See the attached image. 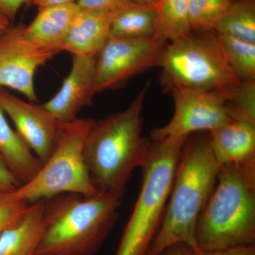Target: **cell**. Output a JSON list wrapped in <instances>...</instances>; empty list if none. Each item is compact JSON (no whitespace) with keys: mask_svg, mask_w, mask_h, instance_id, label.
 Returning a JSON list of instances; mask_svg holds the SVG:
<instances>
[{"mask_svg":"<svg viewBox=\"0 0 255 255\" xmlns=\"http://www.w3.org/2000/svg\"><path fill=\"white\" fill-rule=\"evenodd\" d=\"M79 11L76 2L40 8L31 23L23 25V34L36 44L59 53Z\"/></svg>","mask_w":255,"mask_h":255,"instance_id":"obj_15","label":"cell"},{"mask_svg":"<svg viewBox=\"0 0 255 255\" xmlns=\"http://www.w3.org/2000/svg\"><path fill=\"white\" fill-rule=\"evenodd\" d=\"M233 0H189L191 31H214Z\"/></svg>","mask_w":255,"mask_h":255,"instance_id":"obj_23","label":"cell"},{"mask_svg":"<svg viewBox=\"0 0 255 255\" xmlns=\"http://www.w3.org/2000/svg\"><path fill=\"white\" fill-rule=\"evenodd\" d=\"M76 1L77 0H28L26 6V8L36 6L40 9V8L55 6V5L70 4V3L76 2Z\"/></svg>","mask_w":255,"mask_h":255,"instance_id":"obj_30","label":"cell"},{"mask_svg":"<svg viewBox=\"0 0 255 255\" xmlns=\"http://www.w3.org/2000/svg\"><path fill=\"white\" fill-rule=\"evenodd\" d=\"M121 199L110 193L59 194L43 200L36 255H94L113 228Z\"/></svg>","mask_w":255,"mask_h":255,"instance_id":"obj_3","label":"cell"},{"mask_svg":"<svg viewBox=\"0 0 255 255\" xmlns=\"http://www.w3.org/2000/svg\"><path fill=\"white\" fill-rule=\"evenodd\" d=\"M199 252L255 245V166H221L196 227Z\"/></svg>","mask_w":255,"mask_h":255,"instance_id":"obj_4","label":"cell"},{"mask_svg":"<svg viewBox=\"0 0 255 255\" xmlns=\"http://www.w3.org/2000/svg\"><path fill=\"white\" fill-rule=\"evenodd\" d=\"M0 107L14 123L23 142L43 162L54 151L63 124L43 105L25 102L0 89Z\"/></svg>","mask_w":255,"mask_h":255,"instance_id":"obj_11","label":"cell"},{"mask_svg":"<svg viewBox=\"0 0 255 255\" xmlns=\"http://www.w3.org/2000/svg\"><path fill=\"white\" fill-rule=\"evenodd\" d=\"M0 156L21 184L36 175L43 162L10 127L0 107Z\"/></svg>","mask_w":255,"mask_h":255,"instance_id":"obj_17","label":"cell"},{"mask_svg":"<svg viewBox=\"0 0 255 255\" xmlns=\"http://www.w3.org/2000/svg\"><path fill=\"white\" fill-rule=\"evenodd\" d=\"M169 42L157 36L140 39L110 38L97 55V93L122 88L140 74L159 66Z\"/></svg>","mask_w":255,"mask_h":255,"instance_id":"obj_8","label":"cell"},{"mask_svg":"<svg viewBox=\"0 0 255 255\" xmlns=\"http://www.w3.org/2000/svg\"><path fill=\"white\" fill-rule=\"evenodd\" d=\"M124 6L114 10L80 9L61 51L68 52L73 55L98 54L110 38L114 17Z\"/></svg>","mask_w":255,"mask_h":255,"instance_id":"obj_14","label":"cell"},{"mask_svg":"<svg viewBox=\"0 0 255 255\" xmlns=\"http://www.w3.org/2000/svg\"><path fill=\"white\" fill-rule=\"evenodd\" d=\"M155 6V36L172 42L190 33L189 0H159Z\"/></svg>","mask_w":255,"mask_h":255,"instance_id":"obj_19","label":"cell"},{"mask_svg":"<svg viewBox=\"0 0 255 255\" xmlns=\"http://www.w3.org/2000/svg\"><path fill=\"white\" fill-rule=\"evenodd\" d=\"M43 200L30 204L22 219L0 233V255H36L43 230Z\"/></svg>","mask_w":255,"mask_h":255,"instance_id":"obj_16","label":"cell"},{"mask_svg":"<svg viewBox=\"0 0 255 255\" xmlns=\"http://www.w3.org/2000/svg\"><path fill=\"white\" fill-rule=\"evenodd\" d=\"M150 82L128 108L95 121L85 142L84 155L98 192L122 198L133 171L145 162L151 140L142 136L144 103Z\"/></svg>","mask_w":255,"mask_h":255,"instance_id":"obj_1","label":"cell"},{"mask_svg":"<svg viewBox=\"0 0 255 255\" xmlns=\"http://www.w3.org/2000/svg\"><path fill=\"white\" fill-rule=\"evenodd\" d=\"M131 1L137 4L155 5L159 0H131Z\"/></svg>","mask_w":255,"mask_h":255,"instance_id":"obj_32","label":"cell"},{"mask_svg":"<svg viewBox=\"0 0 255 255\" xmlns=\"http://www.w3.org/2000/svg\"><path fill=\"white\" fill-rule=\"evenodd\" d=\"M21 185V183L8 168L4 160L0 156V188L14 190Z\"/></svg>","mask_w":255,"mask_h":255,"instance_id":"obj_26","label":"cell"},{"mask_svg":"<svg viewBox=\"0 0 255 255\" xmlns=\"http://www.w3.org/2000/svg\"><path fill=\"white\" fill-rule=\"evenodd\" d=\"M171 93L174 100L173 116L168 123L150 132L152 140L209 132L230 120L222 100L216 92L174 89Z\"/></svg>","mask_w":255,"mask_h":255,"instance_id":"obj_10","label":"cell"},{"mask_svg":"<svg viewBox=\"0 0 255 255\" xmlns=\"http://www.w3.org/2000/svg\"><path fill=\"white\" fill-rule=\"evenodd\" d=\"M10 21L2 14H0V34L10 26Z\"/></svg>","mask_w":255,"mask_h":255,"instance_id":"obj_31","label":"cell"},{"mask_svg":"<svg viewBox=\"0 0 255 255\" xmlns=\"http://www.w3.org/2000/svg\"><path fill=\"white\" fill-rule=\"evenodd\" d=\"M211 150L220 166H255V124L229 120L209 132Z\"/></svg>","mask_w":255,"mask_h":255,"instance_id":"obj_13","label":"cell"},{"mask_svg":"<svg viewBox=\"0 0 255 255\" xmlns=\"http://www.w3.org/2000/svg\"><path fill=\"white\" fill-rule=\"evenodd\" d=\"M216 93L221 97L230 120L255 124V81L240 82Z\"/></svg>","mask_w":255,"mask_h":255,"instance_id":"obj_22","label":"cell"},{"mask_svg":"<svg viewBox=\"0 0 255 255\" xmlns=\"http://www.w3.org/2000/svg\"><path fill=\"white\" fill-rule=\"evenodd\" d=\"M215 33L255 43V1L233 0Z\"/></svg>","mask_w":255,"mask_h":255,"instance_id":"obj_20","label":"cell"},{"mask_svg":"<svg viewBox=\"0 0 255 255\" xmlns=\"http://www.w3.org/2000/svg\"><path fill=\"white\" fill-rule=\"evenodd\" d=\"M14 190L0 188V233L22 219L31 204L17 199Z\"/></svg>","mask_w":255,"mask_h":255,"instance_id":"obj_24","label":"cell"},{"mask_svg":"<svg viewBox=\"0 0 255 255\" xmlns=\"http://www.w3.org/2000/svg\"><path fill=\"white\" fill-rule=\"evenodd\" d=\"M155 5L137 4L131 0L116 15L110 38L140 39L155 36Z\"/></svg>","mask_w":255,"mask_h":255,"instance_id":"obj_18","label":"cell"},{"mask_svg":"<svg viewBox=\"0 0 255 255\" xmlns=\"http://www.w3.org/2000/svg\"></svg>","mask_w":255,"mask_h":255,"instance_id":"obj_34","label":"cell"},{"mask_svg":"<svg viewBox=\"0 0 255 255\" xmlns=\"http://www.w3.org/2000/svg\"><path fill=\"white\" fill-rule=\"evenodd\" d=\"M197 255H255V246H242L212 251H200Z\"/></svg>","mask_w":255,"mask_h":255,"instance_id":"obj_28","label":"cell"},{"mask_svg":"<svg viewBox=\"0 0 255 255\" xmlns=\"http://www.w3.org/2000/svg\"><path fill=\"white\" fill-rule=\"evenodd\" d=\"M28 0H0V14L12 22L16 14L23 4L26 5Z\"/></svg>","mask_w":255,"mask_h":255,"instance_id":"obj_27","label":"cell"},{"mask_svg":"<svg viewBox=\"0 0 255 255\" xmlns=\"http://www.w3.org/2000/svg\"><path fill=\"white\" fill-rule=\"evenodd\" d=\"M198 253L188 245L179 243L169 247L161 255H197Z\"/></svg>","mask_w":255,"mask_h":255,"instance_id":"obj_29","label":"cell"},{"mask_svg":"<svg viewBox=\"0 0 255 255\" xmlns=\"http://www.w3.org/2000/svg\"><path fill=\"white\" fill-rule=\"evenodd\" d=\"M129 0H77L80 10H114L122 7Z\"/></svg>","mask_w":255,"mask_h":255,"instance_id":"obj_25","label":"cell"},{"mask_svg":"<svg viewBox=\"0 0 255 255\" xmlns=\"http://www.w3.org/2000/svg\"><path fill=\"white\" fill-rule=\"evenodd\" d=\"M22 26H10L0 34V87L16 90L34 103L35 74L58 53L28 39Z\"/></svg>","mask_w":255,"mask_h":255,"instance_id":"obj_9","label":"cell"},{"mask_svg":"<svg viewBox=\"0 0 255 255\" xmlns=\"http://www.w3.org/2000/svg\"><path fill=\"white\" fill-rule=\"evenodd\" d=\"M159 68L160 85L166 92L174 89L219 92L240 82L214 31H191L169 42Z\"/></svg>","mask_w":255,"mask_h":255,"instance_id":"obj_6","label":"cell"},{"mask_svg":"<svg viewBox=\"0 0 255 255\" xmlns=\"http://www.w3.org/2000/svg\"><path fill=\"white\" fill-rule=\"evenodd\" d=\"M96 58L97 55H73L71 70L61 88L43 105L60 123L73 122L82 109L93 104Z\"/></svg>","mask_w":255,"mask_h":255,"instance_id":"obj_12","label":"cell"},{"mask_svg":"<svg viewBox=\"0 0 255 255\" xmlns=\"http://www.w3.org/2000/svg\"><path fill=\"white\" fill-rule=\"evenodd\" d=\"M240 1H255V0H240Z\"/></svg>","mask_w":255,"mask_h":255,"instance_id":"obj_33","label":"cell"},{"mask_svg":"<svg viewBox=\"0 0 255 255\" xmlns=\"http://www.w3.org/2000/svg\"><path fill=\"white\" fill-rule=\"evenodd\" d=\"M220 168L211 150L209 132H195L186 138L163 219L147 255H160L179 243L199 253L196 223L214 191Z\"/></svg>","mask_w":255,"mask_h":255,"instance_id":"obj_2","label":"cell"},{"mask_svg":"<svg viewBox=\"0 0 255 255\" xmlns=\"http://www.w3.org/2000/svg\"><path fill=\"white\" fill-rule=\"evenodd\" d=\"M231 70L240 82L255 81V43L217 34Z\"/></svg>","mask_w":255,"mask_h":255,"instance_id":"obj_21","label":"cell"},{"mask_svg":"<svg viewBox=\"0 0 255 255\" xmlns=\"http://www.w3.org/2000/svg\"><path fill=\"white\" fill-rule=\"evenodd\" d=\"M94 122L92 119L77 118L63 124L53 153L34 177L15 189L16 197L33 203L68 193L97 194L84 155L85 140Z\"/></svg>","mask_w":255,"mask_h":255,"instance_id":"obj_7","label":"cell"},{"mask_svg":"<svg viewBox=\"0 0 255 255\" xmlns=\"http://www.w3.org/2000/svg\"><path fill=\"white\" fill-rule=\"evenodd\" d=\"M187 137L152 140L142 164L140 194L116 255H147L163 219L182 146Z\"/></svg>","mask_w":255,"mask_h":255,"instance_id":"obj_5","label":"cell"}]
</instances>
